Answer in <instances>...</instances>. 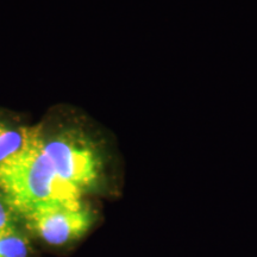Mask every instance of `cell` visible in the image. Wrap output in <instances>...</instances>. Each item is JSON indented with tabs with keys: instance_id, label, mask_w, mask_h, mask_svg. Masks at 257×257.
<instances>
[{
	"instance_id": "obj_1",
	"label": "cell",
	"mask_w": 257,
	"mask_h": 257,
	"mask_svg": "<svg viewBox=\"0 0 257 257\" xmlns=\"http://www.w3.org/2000/svg\"><path fill=\"white\" fill-rule=\"evenodd\" d=\"M0 193L22 218L38 208L82 201V193L57 175L41 133L24 152L0 166Z\"/></svg>"
},
{
	"instance_id": "obj_2",
	"label": "cell",
	"mask_w": 257,
	"mask_h": 257,
	"mask_svg": "<svg viewBox=\"0 0 257 257\" xmlns=\"http://www.w3.org/2000/svg\"><path fill=\"white\" fill-rule=\"evenodd\" d=\"M43 150L57 175L82 194L98 188L104 181V155L79 131L66 130L50 138L43 137Z\"/></svg>"
},
{
	"instance_id": "obj_3",
	"label": "cell",
	"mask_w": 257,
	"mask_h": 257,
	"mask_svg": "<svg viewBox=\"0 0 257 257\" xmlns=\"http://www.w3.org/2000/svg\"><path fill=\"white\" fill-rule=\"evenodd\" d=\"M23 218L35 236L59 246L85 236L94 225L96 214L92 207L80 201L38 208Z\"/></svg>"
},
{
	"instance_id": "obj_4",
	"label": "cell",
	"mask_w": 257,
	"mask_h": 257,
	"mask_svg": "<svg viewBox=\"0 0 257 257\" xmlns=\"http://www.w3.org/2000/svg\"><path fill=\"white\" fill-rule=\"evenodd\" d=\"M40 134L35 128L0 120V166L24 152Z\"/></svg>"
},
{
	"instance_id": "obj_5",
	"label": "cell",
	"mask_w": 257,
	"mask_h": 257,
	"mask_svg": "<svg viewBox=\"0 0 257 257\" xmlns=\"http://www.w3.org/2000/svg\"><path fill=\"white\" fill-rule=\"evenodd\" d=\"M29 240L19 232L0 238V257H29Z\"/></svg>"
},
{
	"instance_id": "obj_6",
	"label": "cell",
	"mask_w": 257,
	"mask_h": 257,
	"mask_svg": "<svg viewBox=\"0 0 257 257\" xmlns=\"http://www.w3.org/2000/svg\"><path fill=\"white\" fill-rule=\"evenodd\" d=\"M16 213L12 210L4 195L0 193V238L18 232L15 221Z\"/></svg>"
}]
</instances>
